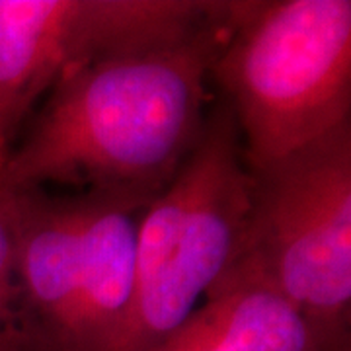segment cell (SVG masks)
Here are the masks:
<instances>
[{
    "label": "cell",
    "mask_w": 351,
    "mask_h": 351,
    "mask_svg": "<svg viewBox=\"0 0 351 351\" xmlns=\"http://www.w3.org/2000/svg\"><path fill=\"white\" fill-rule=\"evenodd\" d=\"M197 34L71 71L49 90L4 164L12 189L64 186L152 201L186 162L205 117V82L234 10Z\"/></svg>",
    "instance_id": "cell-1"
},
{
    "label": "cell",
    "mask_w": 351,
    "mask_h": 351,
    "mask_svg": "<svg viewBox=\"0 0 351 351\" xmlns=\"http://www.w3.org/2000/svg\"><path fill=\"white\" fill-rule=\"evenodd\" d=\"M211 75L248 170L351 123V2H237Z\"/></svg>",
    "instance_id": "cell-2"
},
{
    "label": "cell",
    "mask_w": 351,
    "mask_h": 351,
    "mask_svg": "<svg viewBox=\"0 0 351 351\" xmlns=\"http://www.w3.org/2000/svg\"><path fill=\"white\" fill-rule=\"evenodd\" d=\"M234 287L269 289L311 324L322 350L350 351L351 123L250 170L239 246L207 297Z\"/></svg>",
    "instance_id": "cell-3"
},
{
    "label": "cell",
    "mask_w": 351,
    "mask_h": 351,
    "mask_svg": "<svg viewBox=\"0 0 351 351\" xmlns=\"http://www.w3.org/2000/svg\"><path fill=\"white\" fill-rule=\"evenodd\" d=\"M250 170L228 106L138 219L131 299L108 351H149L197 308L239 246Z\"/></svg>",
    "instance_id": "cell-4"
},
{
    "label": "cell",
    "mask_w": 351,
    "mask_h": 351,
    "mask_svg": "<svg viewBox=\"0 0 351 351\" xmlns=\"http://www.w3.org/2000/svg\"><path fill=\"white\" fill-rule=\"evenodd\" d=\"M230 8L207 0H0V158L32 106L66 73L182 41Z\"/></svg>",
    "instance_id": "cell-5"
},
{
    "label": "cell",
    "mask_w": 351,
    "mask_h": 351,
    "mask_svg": "<svg viewBox=\"0 0 351 351\" xmlns=\"http://www.w3.org/2000/svg\"><path fill=\"white\" fill-rule=\"evenodd\" d=\"M88 203V193L12 189L18 314L27 351L59 350L84 274Z\"/></svg>",
    "instance_id": "cell-6"
},
{
    "label": "cell",
    "mask_w": 351,
    "mask_h": 351,
    "mask_svg": "<svg viewBox=\"0 0 351 351\" xmlns=\"http://www.w3.org/2000/svg\"><path fill=\"white\" fill-rule=\"evenodd\" d=\"M84 274L57 351H108L131 299L137 215L152 201L88 191Z\"/></svg>",
    "instance_id": "cell-7"
},
{
    "label": "cell",
    "mask_w": 351,
    "mask_h": 351,
    "mask_svg": "<svg viewBox=\"0 0 351 351\" xmlns=\"http://www.w3.org/2000/svg\"><path fill=\"white\" fill-rule=\"evenodd\" d=\"M149 351H324L311 324L263 287L215 293Z\"/></svg>",
    "instance_id": "cell-8"
},
{
    "label": "cell",
    "mask_w": 351,
    "mask_h": 351,
    "mask_svg": "<svg viewBox=\"0 0 351 351\" xmlns=\"http://www.w3.org/2000/svg\"><path fill=\"white\" fill-rule=\"evenodd\" d=\"M4 164L0 158V351H27L18 314L12 189L2 178Z\"/></svg>",
    "instance_id": "cell-9"
}]
</instances>
